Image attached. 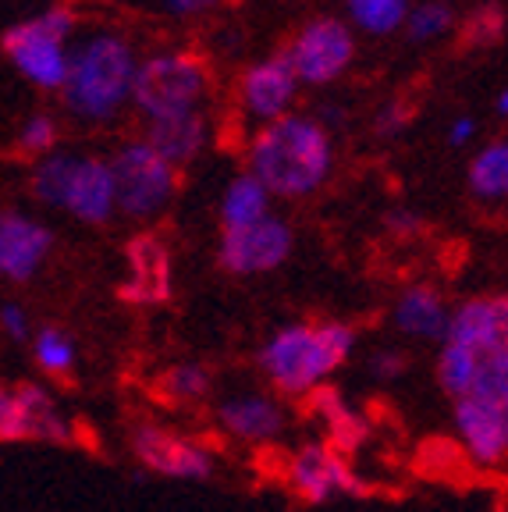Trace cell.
Instances as JSON below:
<instances>
[{"label": "cell", "mask_w": 508, "mask_h": 512, "mask_svg": "<svg viewBox=\"0 0 508 512\" xmlns=\"http://www.w3.org/2000/svg\"><path fill=\"white\" fill-rule=\"evenodd\" d=\"M221 0H164V8L171 15H199V11H210L217 8Z\"/></svg>", "instance_id": "obj_36"}, {"label": "cell", "mask_w": 508, "mask_h": 512, "mask_svg": "<svg viewBox=\"0 0 508 512\" xmlns=\"http://www.w3.org/2000/svg\"><path fill=\"white\" fill-rule=\"evenodd\" d=\"M132 448H135V459H139L150 473H160V477H171V480H210L214 477L217 459L203 441H192V438H185V434L164 431V427H157V424L135 427Z\"/></svg>", "instance_id": "obj_13"}, {"label": "cell", "mask_w": 508, "mask_h": 512, "mask_svg": "<svg viewBox=\"0 0 508 512\" xmlns=\"http://www.w3.org/2000/svg\"><path fill=\"white\" fill-rule=\"evenodd\" d=\"M469 192L480 203H508V139H494L469 160Z\"/></svg>", "instance_id": "obj_23"}, {"label": "cell", "mask_w": 508, "mask_h": 512, "mask_svg": "<svg viewBox=\"0 0 508 512\" xmlns=\"http://www.w3.org/2000/svg\"><path fill=\"white\" fill-rule=\"evenodd\" d=\"M285 480H288V488L310 505L366 495V480L352 470L345 452H338L331 441H306V445L288 459Z\"/></svg>", "instance_id": "obj_9"}, {"label": "cell", "mask_w": 508, "mask_h": 512, "mask_svg": "<svg viewBox=\"0 0 508 512\" xmlns=\"http://www.w3.org/2000/svg\"><path fill=\"white\" fill-rule=\"evenodd\" d=\"M207 86L210 72L203 57H196L192 50H160V54L139 61L132 107L146 121L189 114L199 111L203 96H207Z\"/></svg>", "instance_id": "obj_6"}, {"label": "cell", "mask_w": 508, "mask_h": 512, "mask_svg": "<svg viewBox=\"0 0 508 512\" xmlns=\"http://www.w3.org/2000/svg\"><path fill=\"white\" fill-rule=\"evenodd\" d=\"M288 57L302 86H331L356 61V40L342 18H313L295 32V40L288 43Z\"/></svg>", "instance_id": "obj_10"}, {"label": "cell", "mask_w": 508, "mask_h": 512, "mask_svg": "<svg viewBox=\"0 0 508 512\" xmlns=\"http://www.w3.org/2000/svg\"><path fill=\"white\" fill-rule=\"evenodd\" d=\"M356 352V331L342 320L285 324L263 342L260 370L285 395H313Z\"/></svg>", "instance_id": "obj_3"}, {"label": "cell", "mask_w": 508, "mask_h": 512, "mask_svg": "<svg viewBox=\"0 0 508 512\" xmlns=\"http://www.w3.org/2000/svg\"><path fill=\"white\" fill-rule=\"evenodd\" d=\"M32 360H36V367H40L43 374L68 377L75 367V360H79V349H75L68 331L47 324V328H40L36 335H32Z\"/></svg>", "instance_id": "obj_25"}, {"label": "cell", "mask_w": 508, "mask_h": 512, "mask_svg": "<svg viewBox=\"0 0 508 512\" xmlns=\"http://www.w3.org/2000/svg\"><path fill=\"white\" fill-rule=\"evenodd\" d=\"M445 136H448V146H455V150H459V146H469L473 136H477V121L469 118V114H459V118L448 125Z\"/></svg>", "instance_id": "obj_35"}, {"label": "cell", "mask_w": 508, "mask_h": 512, "mask_svg": "<svg viewBox=\"0 0 508 512\" xmlns=\"http://www.w3.org/2000/svg\"><path fill=\"white\" fill-rule=\"evenodd\" d=\"M50 249H54V232L43 221L22 210H8L0 217V274L8 281L36 278Z\"/></svg>", "instance_id": "obj_17"}, {"label": "cell", "mask_w": 508, "mask_h": 512, "mask_svg": "<svg viewBox=\"0 0 508 512\" xmlns=\"http://www.w3.org/2000/svg\"><path fill=\"white\" fill-rule=\"evenodd\" d=\"M160 392L171 402H199L210 395V370L203 363H175L160 377Z\"/></svg>", "instance_id": "obj_27"}, {"label": "cell", "mask_w": 508, "mask_h": 512, "mask_svg": "<svg viewBox=\"0 0 508 512\" xmlns=\"http://www.w3.org/2000/svg\"><path fill=\"white\" fill-rule=\"evenodd\" d=\"M452 313L441 299V292H434L430 285H413L405 288L395 303V328L405 338H420V342H445L448 328H452Z\"/></svg>", "instance_id": "obj_20"}, {"label": "cell", "mask_w": 508, "mask_h": 512, "mask_svg": "<svg viewBox=\"0 0 508 512\" xmlns=\"http://www.w3.org/2000/svg\"><path fill=\"white\" fill-rule=\"evenodd\" d=\"M0 328H4V335H8L11 342H32V335H36V331L29 328V313L18 303H4V310H0Z\"/></svg>", "instance_id": "obj_33"}, {"label": "cell", "mask_w": 508, "mask_h": 512, "mask_svg": "<svg viewBox=\"0 0 508 512\" xmlns=\"http://www.w3.org/2000/svg\"><path fill=\"white\" fill-rule=\"evenodd\" d=\"M455 29V11L445 0H423L409 11V22H405V36L413 43H434L441 36Z\"/></svg>", "instance_id": "obj_26"}, {"label": "cell", "mask_w": 508, "mask_h": 512, "mask_svg": "<svg viewBox=\"0 0 508 512\" xmlns=\"http://www.w3.org/2000/svg\"><path fill=\"white\" fill-rule=\"evenodd\" d=\"M57 121L54 114H32V118H25L22 125H18V153H25V157H50V153H57Z\"/></svg>", "instance_id": "obj_30"}, {"label": "cell", "mask_w": 508, "mask_h": 512, "mask_svg": "<svg viewBox=\"0 0 508 512\" xmlns=\"http://www.w3.org/2000/svg\"><path fill=\"white\" fill-rule=\"evenodd\" d=\"M452 420L455 438H459L469 463L484 466V470L508 463V427L491 402H484L480 395H462V399H455Z\"/></svg>", "instance_id": "obj_16"}, {"label": "cell", "mask_w": 508, "mask_h": 512, "mask_svg": "<svg viewBox=\"0 0 508 512\" xmlns=\"http://www.w3.org/2000/svg\"><path fill=\"white\" fill-rule=\"evenodd\" d=\"M366 370H370V377H377V381H395V377L405 374V356L398 349H377L370 360H366Z\"/></svg>", "instance_id": "obj_32"}, {"label": "cell", "mask_w": 508, "mask_h": 512, "mask_svg": "<svg viewBox=\"0 0 508 512\" xmlns=\"http://www.w3.org/2000/svg\"><path fill=\"white\" fill-rule=\"evenodd\" d=\"M349 18L356 29L366 36H391V32L405 29L413 4L409 0H345Z\"/></svg>", "instance_id": "obj_24"}, {"label": "cell", "mask_w": 508, "mask_h": 512, "mask_svg": "<svg viewBox=\"0 0 508 512\" xmlns=\"http://www.w3.org/2000/svg\"><path fill=\"white\" fill-rule=\"evenodd\" d=\"M462 47H494V43L505 36V11L498 8V4H484V8H477L473 15H466V22H462Z\"/></svg>", "instance_id": "obj_28"}, {"label": "cell", "mask_w": 508, "mask_h": 512, "mask_svg": "<svg viewBox=\"0 0 508 512\" xmlns=\"http://www.w3.org/2000/svg\"><path fill=\"white\" fill-rule=\"evenodd\" d=\"M146 143L160 153L164 160H171L175 168H185L210 143V121L199 111L189 114H171V118L146 121Z\"/></svg>", "instance_id": "obj_19"}, {"label": "cell", "mask_w": 508, "mask_h": 512, "mask_svg": "<svg viewBox=\"0 0 508 512\" xmlns=\"http://www.w3.org/2000/svg\"><path fill=\"white\" fill-rule=\"evenodd\" d=\"M249 171L281 200L313 196L334 171V143L320 118L285 114L260 125L249 143Z\"/></svg>", "instance_id": "obj_1"}, {"label": "cell", "mask_w": 508, "mask_h": 512, "mask_svg": "<svg viewBox=\"0 0 508 512\" xmlns=\"http://www.w3.org/2000/svg\"><path fill=\"white\" fill-rule=\"evenodd\" d=\"M175 271L171 253L157 235H135L125 246V278H121V299L132 306H160L171 299Z\"/></svg>", "instance_id": "obj_15"}, {"label": "cell", "mask_w": 508, "mask_h": 512, "mask_svg": "<svg viewBox=\"0 0 508 512\" xmlns=\"http://www.w3.org/2000/svg\"><path fill=\"white\" fill-rule=\"evenodd\" d=\"M135 75L139 61L132 43L121 32H93L72 47V72L61 89V100L72 118L100 125L118 118L121 107L132 104Z\"/></svg>", "instance_id": "obj_2"}, {"label": "cell", "mask_w": 508, "mask_h": 512, "mask_svg": "<svg viewBox=\"0 0 508 512\" xmlns=\"http://www.w3.org/2000/svg\"><path fill=\"white\" fill-rule=\"evenodd\" d=\"M299 89H302V79H299V72H295L288 50L267 54L242 72L239 107L246 111V118L260 121V125H270V121L292 114Z\"/></svg>", "instance_id": "obj_12"}, {"label": "cell", "mask_w": 508, "mask_h": 512, "mask_svg": "<svg viewBox=\"0 0 508 512\" xmlns=\"http://www.w3.org/2000/svg\"><path fill=\"white\" fill-rule=\"evenodd\" d=\"M217 424L228 438L246 441V445H260V441H274L285 431L288 416L278 399L260 392L249 395H231L217 406Z\"/></svg>", "instance_id": "obj_18"}, {"label": "cell", "mask_w": 508, "mask_h": 512, "mask_svg": "<svg viewBox=\"0 0 508 512\" xmlns=\"http://www.w3.org/2000/svg\"><path fill=\"white\" fill-rule=\"evenodd\" d=\"M494 114H498V118H508V86L494 96Z\"/></svg>", "instance_id": "obj_37"}, {"label": "cell", "mask_w": 508, "mask_h": 512, "mask_svg": "<svg viewBox=\"0 0 508 512\" xmlns=\"http://www.w3.org/2000/svg\"><path fill=\"white\" fill-rule=\"evenodd\" d=\"M29 189L43 207L64 210L68 217L93 228L121 214L111 160L89 157V153H50L36 160Z\"/></svg>", "instance_id": "obj_4"}, {"label": "cell", "mask_w": 508, "mask_h": 512, "mask_svg": "<svg viewBox=\"0 0 508 512\" xmlns=\"http://www.w3.org/2000/svg\"><path fill=\"white\" fill-rule=\"evenodd\" d=\"M0 438L8 445L15 441L64 445L72 441V420L64 416V409L43 384L18 381L0 392Z\"/></svg>", "instance_id": "obj_8"}, {"label": "cell", "mask_w": 508, "mask_h": 512, "mask_svg": "<svg viewBox=\"0 0 508 512\" xmlns=\"http://www.w3.org/2000/svg\"><path fill=\"white\" fill-rule=\"evenodd\" d=\"M469 395H480L484 402H491L508 427V352L491 356V360L480 367V377H477V384H473V392Z\"/></svg>", "instance_id": "obj_29"}, {"label": "cell", "mask_w": 508, "mask_h": 512, "mask_svg": "<svg viewBox=\"0 0 508 512\" xmlns=\"http://www.w3.org/2000/svg\"><path fill=\"white\" fill-rule=\"evenodd\" d=\"M292 256V228L281 217H263L249 228H228L217 242V260L228 274L253 278V274L278 271Z\"/></svg>", "instance_id": "obj_11"}, {"label": "cell", "mask_w": 508, "mask_h": 512, "mask_svg": "<svg viewBox=\"0 0 508 512\" xmlns=\"http://www.w3.org/2000/svg\"><path fill=\"white\" fill-rule=\"evenodd\" d=\"M445 342L473 352L480 363L508 352V296H477L455 306Z\"/></svg>", "instance_id": "obj_14"}, {"label": "cell", "mask_w": 508, "mask_h": 512, "mask_svg": "<svg viewBox=\"0 0 508 512\" xmlns=\"http://www.w3.org/2000/svg\"><path fill=\"white\" fill-rule=\"evenodd\" d=\"M72 32L75 11L68 4H54V8L4 29L0 47L25 82H32L43 93H61L68 72H72V47H68Z\"/></svg>", "instance_id": "obj_5"}, {"label": "cell", "mask_w": 508, "mask_h": 512, "mask_svg": "<svg viewBox=\"0 0 508 512\" xmlns=\"http://www.w3.org/2000/svg\"><path fill=\"white\" fill-rule=\"evenodd\" d=\"M270 200L274 192L253 175V171H242L235 175L221 192V203H217V217H221V228H249V224L270 217Z\"/></svg>", "instance_id": "obj_22"}, {"label": "cell", "mask_w": 508, "mask_h": 512, "mask_svg": "<svg viewBox=\"0 0 508 512\" xmlns=\"http://www.w3.org/2000/svg\"><path fill=\"white\" fill-rule=\"evenodd\" d=\"M384 228H388L395 239H416V235H423V217L416 214V210L395 207L384 217Z\"/></svg>", "instance_id": "obj_34"}, {"label": "cell", "mask_w": 508, "mask_h": 512, "mask_svg": "<svg viewBox=\"0 0 508 512\" xmlns=\"http://www.w3.org/2000/svg\"><path fill=\"white\" fill-rule=\"evenodd\" d=\"M114 185H118V210L135 221L157 217L171 207L178 192V168L164 160L146 139L125 143L111 157Z\"/></svg>", "instance_id": "obj_7"}, {"label": "cell", "mask_w": 508, "mask_h": 512, "mask_svg": "<svg viewBox=\"0 0 508 512\" xmlns=\"http://www.w3.org/2000/svg\"><path fill=\"white\" fill-rule=\"evenodd\" d=\"M310 399V413L317 416L320 424H324V441H331L338 452H356L359 445L366 441V434H370V424H366V416L356 413V409L345 402L342 392H334V388H317L313 395H306Z\"/></svg>", "instance_id": "obj_21"}, {"label": "cell", "mask_w": 508, "mask_h": 512, "mask_svg": "<svg viewBox=\"0 0 508 512\" xmlns=\"http://www.w3.org/2000/svg\"><path fill=\"white\" fill-rule=\"evenodd\" d=\"M409 121H413V107L402 104V100H388V104H381L374 114V136L395 139L409 128Z\"/></svg>", "instance_id": "obj_31"}]
</instances>
